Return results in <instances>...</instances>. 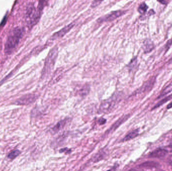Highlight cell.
Returning <instances> with one entry per match:
<instances>
[{"mask_svg":"<svg viewBox=\"0 0 172 171\" xmlns=\"http://www.w3.org/2000/svg\"><path fill=\"white\" fill-rule=\"evenodd\" d=\"M89 86H87L86 85H84L82 87L81 89L79 90V94L81 96H86L89 92Z\"/></svg>","mask_w":172,"mask_h":171,"instance_id":"e0dca14e","label":"cell"},{"mask_svg":"<svg viewBox=\"0 0 172 171\" xmlns=\"http://www.w3.org/2000/svg\"><path fill=\"white\" fill-rule=\"evenodd\" d=\"M24 28L17 27L10 31L8 34L5 45V52L7 55L11 54L19 44L24 35Z\"/></svg>","mask_w":172,"mask_h":171,"instance_id":"6da1fadb","label":"cell"},{"mask_svg":"<svg viewBox=\"0 0 172 171\" xmlns=\"http://www.w3.org/2000/svg\"><path fill=\"white\" fill-rule=\"evenodd\" d=\"M144 46V50L145 52H148L151 51L153 48V45L152 42L150 40H145L143 43Z\"/></svg>","mask_w":172,"mask_h":171,"instance_id":"2e32d148","label":"cell"},{"mask_svg":"<svg viewBox=\"0 0 172 171\" xmlns=\"http://www.w3.org/2000/svg\"><path fill=\"white\" fill-rule=\"evenodd\" d=\"M155 82H156V77H153L151 78L148 81H146L143 84V86L137 90L136 92L138 93H140L149 92L153 88Z\"/></svg>","mask_w":172,"mask_h":171,"instance_id":"52a82bcc","label":"cell"},{"mask_svg":"<svg viewBox=\"0 0 172 171\" xmlns=\"http://www.w3.org/2000/svg\"><path fill=\"white\" fill-rule=\"evenodd\" d=\"M139 134V129H136L135 130H132L130 132L129 134H127L126 137L123 138L122 142H126V141H130V139H133L134 138L138 137Z\"/></svg>","mask_w":172,"mask_h":171,"instance_id":"5bb4252c","label":"cell"},{"mask_svg":"<svg viewBox=\"0 0 172 171\" xmlns=\"http://www.w3.org/2000/svg\"><path fill=\"white\" fill-rule=\"evenodd\" d=\"M103 1V0H94L91 4V8L97 7L98 6H99Z\"/></svg>","mask_w":172,"mask_h":171,"instance_id":"44dd1931","label":"cell"},{"mask_svg":"<svg viewBox=\"0 0 172 171\" xmlns=\"http://www.w3.org/2000/svg\"><path fill=\"white\" fill-rule=\"evenodd\" d=\"M37 98L36 95L34 94H27L20 97L15 101V104L17 105H27L31 104L35 101Z\"/></svg>","mask_w":172,"mask_h":171,"instance_id":"8992f818","label":"cell"},{"mask_svg":"<svg viewBox=\"0 0 172 171\" xmlns=\"http://www.w3.org/2000/svg\"><path fill=\"white\" fill-rule=\"evenodd\" d=\"M75 26V24L73 23H72L71 24H68V25L64 27V28L61 29L58 32H56L52 36V40H55L57 39L63 37L67 33H68L69 31L72 29L73 27Z\"/></svg>","mask_w":172,"mask_h":171,"instance_id":"9c48e42d","label":"cell"},{"mask_svg":"<svg viewBox=\"0 0 172 171\" xmlns=\"http://www.w3.org/2000/svg\"><path fill=\"white\" fill-rule=\"evenodd\" d=\"M57 55L58 49L56 47H55L51 50L47 57L43 69V75H47L51 71L55 66Z\"/></svg>","mask_w":172,"mask_h":171,"instance_id":"277c9868","label":"cell"},{"mask_svg":"<svg viewBox=\"0 0 172 171\" xmlns=\"http://www.w3.org/2000/svg\"><path fill=\"white\" fill-rule=\"evenodd\" d=\"M68 119L65 118L64 119L60 121L58 123L56 124L53 128L51 129V132L52 134H55L58 133L59 131H60L61 130L64 129V127L65 126V125L68 122Z\"/></svg>","mask_w":172,"mask_h":171,"instance_id":"7c38bea8","label":"cell"},{"mask_svg":"<svg viewBox=\"0 0 172 171\" xmlns=\"http://www.w3.org/2000/svg\"><path fill=\"white\" fill-rule=\"evenodd\" d=\"M122 93L117 92L110 98L104 101L100 105L99 109L100 113H107L111 112L121 100Z\"/></svg>","mask_w":172,"mask_h":171,"instance_id":"7a4b0ae2","label":"cell"},{"mask_svg":"<svg viewBox=\"0 0 172 171\" xmlns=\"http://www.w3.org/2000/svg\"><path fill=\"white\" fill-rule=\"evenodd\" d=\"M48 0H39L38 5V10L42 11L44 7H46L48 2Z\"/></svg>","mask_w":172,"mask_h":171,"instance_id":"d6986e66","label":"cell"},{"mask_svg":"<svg viewBox=\"0 0 172 171\" xmlns=\"http://www.w3.org/2000/svg\"><path fill=\"white\" fill-rule=\"evenodd\" d=\"M160 166L158 163L153 161H147L141 164L138 166L139 169H152L157 168Z\"/></svg>","mask_w":172,"mask_h":171,"instance_id":"8fae6325","label":"cell"},{"mask_svg":"<svg viewBox=\"0 0 172 171\" xmlns=\"http://www.w3.org/2000/svg\"><path fill=\"white\" fill-rule=\"evenodd\" d=\"M148 8V6L144 3H143L139 6L138 11L140 14H143L147 11Z\"/></svg>","mask_w":172,"mask_h":171,"instance_id":"ffe728a7","label":"cell"},{"mask_svg":"<svg viewBox=\"0 0 172 171\" xmlns=\"http://www.w3.org/2000/svg\"><path fill=\"white\" fill-rule=\"evenodd\" d=\"M20 153V152L19 150H14L13 151L10 152L9 155H8V157L10 159H14L16 158L17 156H18Z\"/></svg>","mask_w":172,"mask_h":171,"instance_id":"ac0fdd59","label":"cell"},{"mask_svg":"<svg viewBox=\"0 0 172 171\" xmlns=\"http://www.w3.org/2000/svg\"><path fill=\"white\" fill-rule=\"evenodd\" d=\"M170 63H172V58L171 59V60H170Z\"/></svg>","mask_w":172,"mask_h":171,"instance_id":"4316f807","label":"cell"},{"mask_svg":"<svg viewBox=\"0 0 172 171\" xmlns=\"http://www.w3.org/2000/svg\"><path fill=\"white\" fill-rule=\"evenodd\" d=\"M41 16V11L39 10H36L33 4H30L28 5L26 11V19L27 23L31 26H33L36 25Z\"/></svg>","mask_w":172,"mask_h":171,"instance_id":"3957f363","label":"cell"},{"mask_svg":"<svg viewBox=\"0 0 172 171\" xmlns=\"http://www.w3.org/2000/svg\"><path fill=\"white\" fill-rule=\"evenodd\" d=\"M169 147H170V148H171V149H172V143H171V145H170Z\"/></svg>","mask_w":172,"mask_h":171,"instance_id":"484cf974","label":"cell"},{"mask_svg":"<svg viewBox=\"0 0 172 171\" xmlns=\"http://www.w3.org/2000/svg\"><path fill=\"white\" fill-rule=\"evenodd\" d=\"M106 122V119L104 118H100L99 120V123L100 125H104Z\"/></svg>","mask_w":172,"mask_h":171,"instance_id":"603a6c76","label":"cell"},{"mask_svg":"<svg viewBox=\"0 0 172 171\" xmlns=\"http://www.w3.org/2000/svg\"><path fill=\"white\" fill-rule=\"evenodd\" d=\"M158 1L160 2V3H162V4H165L164 0H158Z\"/></svg>","mask_w":172,"mask_h":171,"instance_id":"d4e9b609","label":"cell"},{"mask_svg":"<svg viewBox=\"0 0 172 171\" xmlns=\"http://www.w3.org/2000/svg\"><path fill=\"white\" fill-rule=\"evenodd\" d=\"M106 155H107V152L106 151H104V150H101L99 152H98L97 154L94 156L92 158V161L93 163L99 162L105 158Z\"/></svg>","mask_w":172,"mask_h":171,"instance_id":"4fadbf2b","label":"cell"},{"mask_svg":"<svg viewBox=\"0 0 172 171\" xmlns=\"http://www.w3.org/2000/svg\"><path fill=\"white\" fill-rule=\"evenodd\" d=\"M124 14V11H120V10L113 11V12L108 14L107 15L100 17L99 19H98L97 22L102 23L104 22L112 21L123 15Z\"/></svg>","mask_w":172,"mask_h":171,"instance_id":"5b68a950","label":"cell"},{"mask_svg":"<svg viewBox=\"0 0 172 171\" xmlns=\"http://www.w3.org/2000/svg\"><path fill=\"white\" fill-rule=\"evenodd\" d=\"M172 94H171V95H170V96H168L165 97V98H164L163 100H161L160 101H159V102L153 107L152 109H157V108H159L160 106H161V105L165 104V103L168 102V101L170 100H172Z\"/></svg>","mask_w":172,"mask_h":171,"instance_id":"9a60e30c","label":"cell"},{"mask_svg":"<svg viewBox=\"0 0 172 171\" xmlns=\"http://www.w3.org/2000/svg\"><path fill=\"white\" fill-rule=\"evenodd\" d=\"M168 153V151L167 150L159 148L151 152L148 156L149 158H161L167 155Z\"/></svg>","mask_w":172,"mask_h":171,"instance_id":"30bf717a","label":"cell"},{"mask_svg":"<svg viewBox=\"0 0 172 171\" xmlns=\"http://www.w3.org/2000/svg\"><path fill=\"white\" fill-rule=\"evenodd\" d=\"M130 117V114H127V115H124L123 117L119 118L117 121H116V122L114 123L113 125H112L109 129H108L107 131H106L105 134H104V136L109 135L110 134L113 133L114 130L117 129L118 127H119V126H121L126 121H127Z\"/></svg>","mask_w":172,"mask_h":171,"instance_id":"ba28073f","label":"cell"},{"mask_svg":"<svg viewBox=\"0 0 172 171\" xmlns=\"http://www.w3.org/2000/svg\"><path fill=\"white\" fill-rule=\"evenodd\" d=\"M167 160L169 164L172 167V155H170L167 158Z\"/></svg>","mask_w":172,"mask_h":171,"instance_id":"7402d4cb","label":"cell"},{"mask_svg":"<svg viewBox=\"0 0 172 171\" xmlns=\"http://www.w3.org/2000/svg\"><path fill=\"white\" fill-rule=\"evenodd\" d=\"M167 109H170L172 108V102H171L170 104H169L168 105H167Z\"/></svg>","mask_w":172,"mask_h":171,"instance_id":"cb8c5ba5","label":"cell"}]
</instances>
